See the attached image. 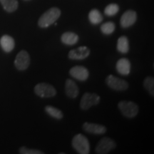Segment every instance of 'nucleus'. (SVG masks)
Instances as JSON below:
<instances>
[{
	"mask_svg": "<svg viewBox=\"0 0 154 154\" xmlns=\"http://www.w3.org/2000/svg\"><path fill=\"white\" fill-rule=\"evenodd\" d=\"M72 145L77 153L80 154H88L90 153L89 142L87 138L83 134H76L73 138Z\"/></svg>",
	"mask_w": 154,
	"mask_h": 154,
	"instance_id": "f03ea898",
	"label": "nucleus"
},
{
	"mask_svg": "<svg viewBox=\"0 0 154 154\" xmlns=\"http://www.w3.org/2000/svg\"><path fill=\"white\" fill-rule=\"evenodd\" d=\"M0 45L5 52L9 53L14 49L15 42L14 38L9 35H4L0 38Z\"/></svg>",
	"mask_w": 154,
	"mask_h": 154,
	"instance_id": "2eb2a0df",
	"label": "nucleus"
},
{
	"mask_svg": "<svg viewBox=\"0 0 154 154\" xmlns=\"http://www.w3.org/2000/svg\"><path fill=\"white\" fill-rule=\"evenodd\" d=\"M69 74L73 78L76 79L80 82H84L88 78L89 72L86 67L82 66H75L70 69Z\"/></svg>",
	"mask_w": 154,
	"mask_h": 154,
	"instance_id": "1a4fd4ad",
	"label": "nucleus"
},
{
	"mask_svg": "<svg viewBox=\"0 0 154 154\" xmlns=\"http://www.w3.org/2000/svg\"><path fill=\"white\" fill-rule=\"evenodd\" d=\"M103 16L98 9H94L88 14V19L92 24H99L103 21Z\"/></svg>",
	"mask_w": 154,
	"mask_h": 154,
	"instance_id": "6ab92c4d",
	"label": "nucleus"
},
{
	"mask_svg": "<svg viewBox=\"0 0 154 154\" xmlns=\"http://www.w3.org/2000/svg\"><path fill=\"white\" fill-rule=\"evenodd\" d=\"M137 19V14L134 10L125 11L121 17L120 24L123 28H128L135 24Z\"/></svg>",
	"mask_w": 154,
	"mask_h": 154,
	"instance_id": "9d476101",
	"label": "nucleus"
},
{
	"mask_svg": "<svg viewBox=\"0 0 154 154\" xmlns=\"http://www.w3.org/2000/svg\"><path fill=\"white\" fill-rule=\"evenodd\" d=\"M4 9L7 12H13L18 8L19 3L17 0H0Z\"/></svg>",
	"mask_w": 154,
	"mask_h": 154,
	"instance_id": "a211bd4d",
	"label": "nucleus"
},
{
	"mask_svg": "<svg viewBox=\"0 0 154 154\" xmlns=\"http://www.w3.org/2000/svg\"><path fill=\"white\" fill-rule=\"evenodd\" d=\"M45 111L50 116L58 119V120H60L63 118V113L61 111L57 109V108L51 106H47L45 107Z\"/></svg>",
	"mask_w": 154,
	"mask_h": 154,
	"instance_id": "aec40b11",
	"label": "nucleus"
},
{
	"mask_svg": "<svg viewBox=\"0 0 154 154\" xmlns=\"http://www.w3.org/2000/svg\"><path fill=\"white\" fill-rule=\"evenodd\" d=\"M116 70L119 74L127 76L131 72V62L126 58H121L116 63Z\"/></svg>",
	"mask_w": 154,
	"mask_h": 154,
	"instance_id": "ddd939ff",
	"label": "nucleus"
},
{
	"mask_svg": "<svg viewBox=\"0 0 154 154\" xmlns=\"http://www.w3.org/2000/svg\"><path fill=\"white\" fill-rule=\"evenodd\" d=\"M30 57L27 51L22 50L17 55L14 61V65L19 71L26 70L29 66Z\"/></svg>",
	"mask_w": 154,
	"mask_h": 154,
	"instance_id": "6e6552de",
	"label": "nucleus"
},
{
	"mask_svg": "<svg viewBox=\"0 0 154 154\" xmlns=\"http://www.w3.org/2000/svg\"><path fill=\"white\" fill-rule=\"evenodd\" d=\"M118 107L121 113L126 118H134L138 113V106L132 101H121L119 103Z\"/></svg>",
	"mask_w": 154,
	"mask_h": 154,
	"instance_id": "7ed1b4c3",
	"label": "nucleus"
},
{
	"mask_svg": "<svg viewBox=\"0 0 154 154\" xmlns=\"http://www.w3.org/2000/svg\"><path fill=\"white\" fill-rule=\"evenodd\" d=\"M34 92L38 96L42 98H51L57 94L55 88L47 83H39L36 84L34 87Z\"/></svg>",
	"mask_w": 154,
	"mask_h": 154,
	"instance_id": "20e7f679",
	"label": "nucleus"
},
{
	"mask_svg": "<svg viewBox=\"0 0 154 154\" xmlns=\"http://www.w3.org/2000/svg\"><path fill=\"white\" fill-rule=\"evenodd\" d=\"M117 50L121 54H126L129 51V42L126 36H121L117 42Z\"/></svg>",
	"mask_w": 154,
	"mask_h": 154,
	"instance_id": "f3484780",
	"label": "nucleus"
},
{
	"mask_svg": "<svg viewBox=\"0 0 154 154\" xmlns=\"http://www.w3.org/2000/svg\"><path fill=\"white\" fill-rule=\"evenodd\" d=\"M101 100L100 96L96 94L85 93L83 95L80 102V108L84 111L89 109L93 106L99 104Z\"/></svg>",
	"mask_w": 154,
	"mask_h": 154,
	"instance_id": "39448f33",
	"label": "nucleus"
},
{
	"mask_svg": "<svg viewBox=\"0 0 154 154\" xmlns=\"http://www.w3.org/2000/svg\"><path fill=\"white\" fill-rule=\"evenodd\" d=\"M24 1H29V0H24Z\"/></svg>",
	"mask_w": 154,
	"mask_h": 154,
	"instance_id": "393cba45",
	"label": "nucleus"
},
{
	"mask_svg": "<svg viewBox=\"0 0 154 154\" xmlns=\"http://www.w3.org/2000/svg\"><path fill=\"white\" fill-rule=\"evenodd\" d=\"M90 54V49L86 47H80L69 51L68 57L72 60H83Z\"/></svg>",
	"mask_w": 154,
	"mask_h": 154,
	"instance_id": "9b49d317",
	"label": "nucleus"
},
{
	"mask_svg": "<svg viewBox=\"0 0 154 154\" xmlns=\"http://www.w3.org/2000/svg\"><path fill=\"white\" fill-rule=\"evenodd\" d=\"M65 92L67 96L71 99H75L79 95V91L76 84L72 79H66L65 84Z\"/></svg>",
	"mask_w": 154,
	"mask_h": 154,
	"instance_id": "4468645a",
	"label": "nucleus"
},
{
	"mask_svg": "<svg viewBox=\"0 0 154 154\" xmlns=\"http://www.w3.org/2000/svg\"><path fill=\"white\" fill-rule=\"evenodd\" d=\"M106 83L111 89L115 91H125L128 88V84L126 81L121 79L111 74L106 77Z\"/></svg>",
	"mask_w": 154,
	"mask_h": 154,
	"instance_id": "423d86ee",
	"label": "nucleus"
},
{
	"mask_svg": "<svg viewBox=\"0 0 154 154\" xmlns=\"http://www.w3.org/2000/svg\"><path fill=\"white\" fill-rule=\"evenodd\" d=\"M116 147L115 141L110 138L104 137L101 138L98 143L96 147V153L106 154L109 153L111 150L114 149Z\"/></svg>",
	"mask_w": 154,
	"mask_h": 154,
	"instance_id": "0eeeda50",
	"label": "nucleus"
},
{
	"mask_svg": "<svg viewBox=\"0 0 154 154\" xmlns=\"http://www.w3.org/2000/svg\"><path fill=\"white\" fill-rule=\"evenodd\" d=\"M83 128L86 132L96 135L103 134L106 132V128L104 126L88 122H85L83 124Z\"/></svg>",
	"mask_w": 154,
	"mask_h": 154,
	"instance_id": "f8f14e48",
	"label": "nucleus"
},
{
	"mask_svg": "<svg viewBox=\"0 0 154 154\" xmlns=\"http://www.w3.org/2000/svg\"><path fill=\"white\" fill-rule=\"evenodd\" d=\"M116 29V25L113 22H106L104 24H103L101 26V31L103 34L106 35H109L111 34L114 32Z\"/></svg>",
	"mask_w": 154,
	"mask_h": 154,
	"instance_id": "412c9836",
	"label": "nucleus"
},
{
	"mask_svg": "<svg viewBox=\"0 0 154 154\" xmlns=\"http://www.w3.org/2000/svg\"><path fill=\"white\" fill-rule=\"evenodd\" d=\"M119 11V7L116 4H110L106 7L104 9V13L106 15L109 17L114 16Z\"/></svg>",
	"mask_w": 154,
	"mask_h": 154,
	"instance_id": "5701e85b",
	"label": "nucleus"
},
{
	"mask_svg": "<svg viewBox=\"0 0 154 154\" xmlns=\"http://www.w3.org/2000/svg\"><path fill=\"white\" fill-rule=\"evenodd\" d=\"M19 153L22 154H44V152L36 149H29L22 146L19 149Z\"/></svg>",
	"mask_w": 154,
	"mask_h": 154,
	"instance_id": "b1692460",
	"label": "nucleus"
},
{
	"mask_svg": "<svg viewBox=\"0 0 154 154\" xmlns=\"http://www.w3.org/2000/svg\"><path fill=\"white\" fill-rule=\"evenodd\" d=\"M144 87L152 96H154V79L153 76H148L143 81Z\"/></svg>",
	"mask_w": 154,
	"mask_h": 154,
	"instance_id": "4be33fe9",
	"label": "nucleus"
},
{
	"mask_svg": "<svg viewBox=\"0 0 154 154\" xmlns=\"http://www.w3.org/2000/svg\"><path fill=\"white\" fill-rule=\"evenodd\" d=\"M61 15V10L57 7H51L40 17L38 25L41 28H47L54 24Z\"/></svg>",
	"mask_w": 154,
	"mask_h": 154,
	"instance_id": "f257e3e1",
	"label": "nucleus"
},
{
	"mask_svg": "<svg viewBox=\"0 0 154 154\" xmlns=\"http://www.w3.org/2000/svg\"><path fill=\"white\" fill-rule=\"evenodd\" d=\"M61 40L62 43L66 44V45H74L79 41V36L74 32H67L62 34Z\"/></svg>",
	"mask_w": 154,
	"mask_h": 154,
	"instance_id": "dca6fc26",
	"label": "nucleus"
}]
</instances>
